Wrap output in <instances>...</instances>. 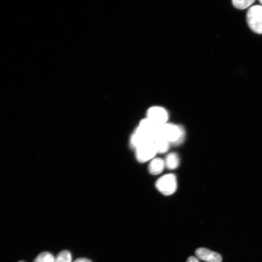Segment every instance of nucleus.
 <instances>
[{"label": "nucleus", "mask_w": 262, "mask_h": 262, "mask_svg": "<svg viewBox=\"0 0 262 262\" xmlns=\"http://www.w3.org/2000/svg\"><path fill=\"white\" fill-rule=\"evenodd\" d=\"M54 262H72L71 253L66 250L60 252L54 258Z\"/></svg>", "instance_id": "11"}, {"label": "nucleus", "mask_w": 262, "mask_h": 262, "mask_svg": "<svg viewBox=\"0 0 262 262\" xmlns=\"http://www.w3.org/2000/svg\"><path fill=\"white\" fill-rule=\"evenodd\" d=\"M158 132L159 137L163 138L174 146L180 145L185 139V130L181 125L166 123L159 126Z\"/></svg>", "instance_id": "1"}, {"label": "nucleus", "mask_w": 262, "mask_h": 262, "mask_svg": "<svg viewBox=\"0 0 262 262\" xmlns=\"http://www.w3.org/2000/svg\"><path fill=\"white\" fill-rule=\"evenodd\" d=\"M148 143H153L151 138L136 128L130 138V145L134 149Z\"/></svg>", "instance_id": "7"}, {"label": "nucleus", "mask_w": 262, "mask_h": 262, "mask_svg": "<svg viewBox=\"0 0 262 262\" xmlns=\"http://www.w3.org/2000/svg\"><path fill=\"white\" fill-rule=\"evenodd\" d=\"M198 258L206 262H222V257L218 253L206 248L200 247L195 252Z\"/></svg>", "instance_id": "6"}, {"label": "nucleus", "mask_w": 262, "mask_h": 262, "mask_svg": "<svg viewBox=\"0 0 262 262\" xmlns=\"http://www.w3.org/2000/svg\"><path fill=\"white\" fill-rule=\"evenodd\" d=\"M164 167V160L160 158H153L149 164L148 171L151 174L157 175L162 172Z\"/></svg>", "instance_id": "8"}, {"label": "nucleus", "mask_w": 262, "mask_h": 262, "mask_svg": "<svg viewBox=\"0 0 262 262\" xmlns=\"http://www.w3.org/2000/svg\"><path fill=\"white\" fill-rule=\"evenodd\" d=\"M157 153H164L168 151L170 143L162 137L157 138L153 142Z\"/></svg>", "instance_id": "10"}, {"label": "nucleus", "mask_w": 262, "mask_h": 262, "mask_svg": "<svg viewBox=\"0 0 262 262\" xmlns=\"http://www.w3.org/2000/svg\"><path fill=\"white\" fill-rule=\"evenodd\" d=\"M165 167L170 170L176 169L180 164V158L175 152L169 153L164 160Z\"/></svg>", "instance_id": "9"}, {"label": "nucleus", "mask_w": 262, "mask_h": 262, "mask_svg": "<svg viewBox=\"0 0 262 262\" xmlns=\"http://www.w3.org/2000/svg\"><path fill=\"white\" fill-rule=\"evenodd\" d=\"M147 118L157 125L167 123L168 114L165 109L160 106H153L147 113Z\"/></svg>", "instance_id": "5"}, {"label": "nucleus", "mask_w": 262, "mask_h": 262, "mask_svg": "<svg viewBox=\"0 0 262 262\" xmlns=\"http://www.w3.org/2000/svg\"><path fill=\"white\" fill-rule=\"evenodd\" d=\"M135 157L140 163H145L154 158L157 153L153 143H148L135 149Z\"/></svg>", "instance_id": "4"}, {"label": "nucleus", "mask_w": 262, "mask_h": 262, "mask_svg": "<svg viewBox=\"0 0 262 262\" xmlns=\"http://www.w3.org/2000/svg\"><path fill=\"white\" fill-rule=\"evenodd\" d=\"M157 190L165 196L174 194L177 190V181L173 174H167L161 177L156 182Z\"/></svg>", "instance_id": "3"}, {"label": "nucleus", "mask_w": 262, "mask_h": 262, "mask_svg": "<svg viewBox=\"0 0 262 262\" xmlns=\"http://www.w3.org/2000/svg\"><path fill=\"white\" fill-rule=\"evenodd\" d=\"M74 262H92L90 260L85 258H79L77 259Z\"/></svg>", "instance_id": "14"}, {"label": "nucleus", "mask_w": 262, "mask_h": 262, "mask_svg": "<svg viewBox=\"0 0 262 262\" xmlns=\"http://www.w3.org/2000/svg\"><path fill=\"white\" fill-rule=\"evenodd\" d=\"M18 262H24L23 261H19Z\"/></svg>", "instance_id": "17"}, {"label": "nucleus", "mask_w": 262, "mask_h": 262, "mask_svg": "<svg viewBox=\"0 0 262 262\" xmlns=\"http://www.w3.org/2000/svg\"><path fill=\"white\" fill-rule=\"evenodd\" d=\"M246 20L253 32L262 34V6L256 5L251 7L246 14Z\"/></svg>", "instance_id": "2"}, {"label": "nucleus", "mask_w": 262, "mask_h": 262, "mask_svg": "<svg viewBox=\"0 0 262 262\" xmlns=\"http://www.w3.org/2000/svg\"><path fill=\"white\" fill-rule=\"evenodd\" d=\"M254 2V0H233L232 1L233 6L239 9H245Z\"/></svg>", "instance_id": "13"}, {"label": "nucleus", "mask_w": 262, "mask_h": 262, "mask_svg": "<svg viewBox=\"0 0 262 262\" xmlns=\"http://www.w3.org/2000/svg\"><path fill=\"white\" fill-rule=\"evenodd\" d=\"M54 257L49 252L40 253L34 260L33 262H54Z\"/></svg>", "instance_id": "12"}, {"label": "nucleus", "mask_w": 262, "mask_h": 262, "mask_svg": "<svg viewBox=\"0 0 262 262\" xmlns=\"http://www.w3.org/2000/svg\"><path fill=\"white\" fill-rule=\"evenodd\" d=\"M259 2H260V3L262 4V0H259Z\"/></svg>", "instance_id": "16"}, {"label": "nucleus", "mask_w": 262, "mask_h": 262, "mask_svg": "<svg viewBox=\"0 0 262 262\" xmlns=\"http://www.w3.org/2000/svg\"><path fill=\"white\" fill-rule=\"evenodd\" d=\"M186 262H199V261L196 258L190 256L187 259Z\"/></svg>", "instance_id": "15"}]
</instances>
